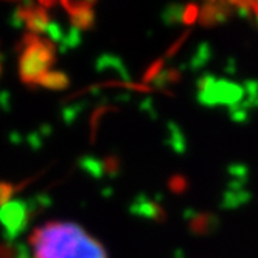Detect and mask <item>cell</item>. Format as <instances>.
Returning <instances> with one entry per match:
<instances>
[{
    "mask_svg": "<svg viewBox=\"0 0 258 258\" xmlns=\"http://www.w3.org/2000/svg\"><path fill=\"white\" fill-rule=\"evenodd\" d=\"M22 249H24V244L0 241V258H19Z\"/></svg>",
    "mask_w": 258,
    "mask_h": 258,
    "instance_id": "277c9868",
    "label": "cell"
},
{
    "mask_svg": "<svg viewBox=\"0 0 258 258\" xmlns=\"http://www.w3.org/2000/svg\"><path fill=\"white\" fill-rule=\"evenodd\" d=\"M39 201H10L8 204L0 207V230L4 233L5 241L14 243L31 224V219L42 206Z\"/></svg>",
    "mask_w": 258,
    "mask_h": 258,
    "instance_id": "7a4b0ae2",
    "label": "cell"
},
{
    "mask_svg": "<svg viewBox=\"0 0 258 258\" xmlns=\"http://www.w3.org/2000/svg\"><path fill=\"white\" fill-rule=\"evenodd\" d=\"M233 14L244 17L258 28V0H198L196 16L204 22Z\"/></svg>",
    "mask_w": 258,
    "mask_h": 258,
    "instance_id": "3957f363",
    "label": "cell"
},
{
    "mask_svg": "<svg viewBox=\"0 0 258 258\" xmlns=\"http://www.w3.org/2000/svg\"><path fill=\"white\" fill-rule=\"evenodd\" d=\"M19 258H31V256H30V252L27 250V247H25V246H24V249H22V252H21V256H19Z\"/></svg>",
    "mask_w": 258,
    "mask_h": 258,
    "instance_id": "52a82bcc",
    "label": "cell"
},
{
    "mask_svg": "<svg viewBox=\"0 0 258 258\" xmlns=\"http://www.w3.org/2000/svg\"><path fill=\"white\" fill-rule=\"evenodd\" d=\"M44 84L45 86H48V87H62V86H66V80L62 78V77H50V78H47L45 81H44Z\"/></svg>",
    "mask_w": 258,
    "mask_h": 258,
    "instance_id": "8992f818",
    "label": "cell"
},
{
    "mask_svg": "<svg viewBox=\"0 0 258 258\" xmlns=\"http://www.w3.org/2000/svg\"><path fill=\"white\" fill-rule=\"evenodd\" d=\"M16 191H19L17 185H14V183L8 180H0V207L8 204Z\"/></svg>",
    "mask_w": 258,
    "mask_h": 258,
    "instance_id": "5b68a950",
    "label": "cell"
},
{
    "mask_svg": "<svg viewBox=\"0 0 258 258\" xmlns=\"http://www.w3.org/2000/svg\"><path fill=\"white\" fill-rule=\"evenodd\" d=\"M28 244L33 258H107L98 239L70 221H48L36 227L28 236Z\"/></svg>",
    "mask_w": 258,
    "mask_h": 258,
    "instance_id": "6da1fadb",
    "label": "cell"
}]
</instances>
